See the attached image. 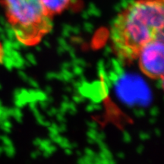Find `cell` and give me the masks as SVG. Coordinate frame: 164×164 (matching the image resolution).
<instances>
[{"label":"cell","mask_w":164,"mask_h":164,"mask_svg":"<svg viewBox=\"0 0 164 164\" xmlns=\"http://www.w3.org/2000/svg\"><path fill=\"white\" fill-rule=\"evenodd\" d=\"M164 0H135L116 16L110 28L112 51L118 60H137L143 47L163 36Z\"/></svg>","instance_id":"cell-1"},{"label":"cell","mask_w":164,"mask_h":164,"mask_svg":"<svg viewBox=\"0 0 164 164\" xmlns=\"http://www.w3.org/2000/svg\"><path fill=\"white\" fill-rule=\"evenodd\" d=\"M17 40L25 46L39 44L53 27V16L41 0H1Z\"/></svg>","instance_id":"cell-2"},{"label":"cell","mask_w":164,"mask_h":164,"mask_svg":"<svg viewBox=\"0 0 164 164\" xmlns=\"http://www.w3.org/2000/svg\"><path fill=\"white\" fill-rule=\"evenodd\" d=\"M163 36H161L146 44L137 58L141 72L161 82L163 80Z\"/></svg>","instance_id":"cell-3"},{"label":"cell","mask_w":164,"mask_h":164,"mask_svg":"<svg viewBox=\"0 0 164 164\" xmlns=\"http://www.w3.org/2000/svg\"><path fill=\"white\" fill-rule=\"evenodd\" d=\"M46 12L51 16L59 15L69 6L72 0H41Z\"/></svg>","instance_id":"cell-4"},{"label":"cell","mask_w":164,"mask_h":164,"mask_svg":"<svg viewBox=\"0 0 164 164\" xmlns=\"http://www.w3.org/2000/svg\"><path fill=\"white\" fill-rule=\"evenodd\" d=\"M5 57V50H4V47H3L2 44L0 42V63L2 62L3 59H4Z\"/></svg>","instance_id":"cell-5"}]
</instances>
